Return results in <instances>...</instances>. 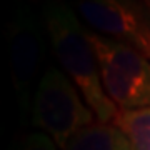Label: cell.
Segmentation results:
<instances>
[{
	"mask_svg": "<svg viewBox=\"0 0 150 150\" xmlns=\"http://www.w3.org/2000/svg\"><path fill=\"white\" fill-rule=\"evenodd\" d=\"M5 40L8 47L10 80L22 122L32 112V92L37 88L40 64L43 55L42 28L32 12L18 8L5 25ZM35 93V92H33Z\"/></svg>",
	"mask_w": 150,
	"mask_h": 150,
	"instance_id": "cell-4",
	"label": "cell"
},
{
	"mask_svg": "<svg viewBox=\"0 0 150 150\" xmlns=\"http://www.w3.org/2000/svg\"><path fill=\"white\" fill-rule=\"evenodd\" d=\"M113 125L129 137L134 150H150V108L120 110Z\"/></svg>",
	"mask_w": 150,
	"mask_h": 150,
	"instance_id": "cell-7",
	"label": "cell"
},
{
	"mask_svg": "<svg viewBox=\"0 0 150 150\" xmlns=\"http://www.w3.org/2000/svg\"><path fill=\"white\" fill-rule=\"evenodd\" d=\"M12 150H57V145L47 134L32 132L17 140Z\"/></svg>",
	"mask_w": 150,
	"mask_h": 150,
	"instance_id": "cell-8",
	"label": "cell"
},
{
	"mask_svg": "<svg viewBox=\"0 0 150 150\" xmlns=\"http://www.w3.org/2000/svg\"><path fill=\"white\" fill-rule=\"evenodd\" d=\"M30 117L35 129L65 150L74 135L93 125L95 113L62 70L48 69L37 83Z\"/></svg>",
	"mask_w": 150,
	"mask_h": 150,
	"instance_id": "cell-2",
	"label": "cell"
},
{
	"mask_svg": "<svg viewBox=\"0 0 150 150\" xmlns=\"http://www.w3.org/2000/svg\"><path fill=\"white\" fill-rule=\"evenodd\" d=\"M43 20L57 59L80 90L97 120L100 123H113L120 110L103 90L95 52L77 15L69 7L54 2L45 5Z\"/></svg>",
	"mask_w": 150,
	"mask_h": 150,
	"instance_id": "cell-1",
	"label": "cell"
},
{
	"mask_svg": "<svg viewBox=\"0 0 150 150\" xmlns=\"http://www.w3.org/2000/svg\"><path fill=\"white\" fill-rule=\"evenodd\" d=\"M65 150H134V147L118 127L98 122L74 135Z\"/></svg>",
	"mask_w": 150,
	"mask_h": 150,
	"instance_id": "cell-6",
	"label": "cell"
},
{
	"mask_svg": "<svg viewBox=\"0 0 150 150\" xmlns=\"http://www.w3.org/2000/svg\"><path fill=\"white\" fill-rule=\"evenodd\" d=\"M103 90L118 110L150 108V60L123 43L87 30Z\"/></svg>",
	"mask_w": 150,
	"mask_h": 150,
	"instance_id": "cell-3",
	"label": "cell"
},
{
	"mask_svg": "<svg viewBox=\"0 0 150 150\" xmlns=\"http://www.w3.org/2000/svg\"><path fill=\"white\" fill-rule=\"evenodd\" d=\"M79 12L100 35L117 40L150 60V4L132 0H85Z\"/></svg>",
	"mask_w": 150,
	"mask_h": 150,
	"instance_id": "cell-5",
	"label": "cell"
}]
</instances>
